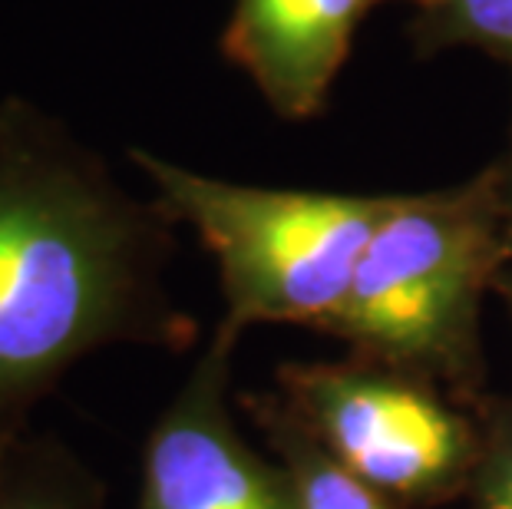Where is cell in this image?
Returning <instances> with one entry per match:
<instances>
[{
	"label": "cell",
	"instance_id": "8992f818",
	"mask_svg": "<svg viewBox=\"0 0 512 509\" xmlns=\"http://www.w3.org/2000/svg\"><path fill=\"white\" fill-rule=\"evenodd\" d=\"M400 0H235L222 53L281 119L324 113L364 20Z\"/></svg>",
	"mask_w": 512,
	"mask_h": 509
},
{
	"label": "cell",
	"instance_id": "277c9868",
	"mask_svg": "<svg viewBox=\"0 0 512 509\" xmlns=\"http://www.w3.org/2000/svg\"><path fill=\"white\" fill-rule=\"evenodd\" d=\"M275 394L334 460L403 509H440L470 496L479 417L443 387L347 354L281 364Z\"/></svg>",
	"mask_w": 512,
	"mask_h": 509
},
{
	"label": "cell",
	"instance_id": "9c48e42d",
	"mask_svg": "<svg viewBox=\"0 0 512 509\" xmlns=\"http://www.w3.org/2000/svg\"><path fill=\"white\" fill-rule=\"evenodd\" d=\"M423 53L473 47L512 67V0H400Z\"/></svg>",
	"mask_w": 512,
	"mask_h": 509
},
{
	"label": "cell",
	"instance_id": "3957f363",
	"mask_svg": "<svg viewBox=\"0 0 512 509\" xmlns=\"http://www.w3.org/2000/svg\"><path fill=\"white\" fill-rule=\"evenodd\" d=\"M176 225H189L215 258L222 328L298 324L321 331L351 291L370 238L397 192L268 189L202 176L146 149H129Z\"/></svg>",
	"mask_w": 512,
	"mask_h": 509
},
{
	"label": "cell",
	"instance_id": "7a4b0ae2",
	"mask_svg": "<svg viewBox=\"0 0 512 509\" xmlns=\"http://www.w3.org/2000/svg\"><path fill=\"white\" fill-rule=\"evenodd\" d=\"M509 268L512 242L493 162L456 186L397 192L321 334L476 410L493 394L483 301Z\"/></svg>",
	"mask_w": 512,
	"mask_h": 509
},
{
	"label": "cell",
	"instance_id": "8fae6325",
	"mask_svg": "<svg viewBox=\"0 0 512 509\" xmlns=\"http://www.w3.org/2000/svg\"><path fill=\"white\" fill-rule=\"evenodd\" d=\"M493 166H496V179H499V199H503L506 232H509V242H512V123H509L506 149L493 159Z\"/></svg>",
	"mask_w": 512,
	"mask_h": 509
},
{
	"label": "cell",
	"instance_id": "30bf717a",
	"mask_svg": "<svg viewBox=\"0 0 512 509\" xmlns=\"http://www.w3.org/2000/svg\"><path fill=\"white\" fill-rule=\"evenodd\" d=\"M476 417L479 460L466 500L473 509H512V394H489Z\"/></svg>",
	"mask_w": 512,
	"mask_h": 509
},
{
	"label": "cell",
	"instance_id": "52a82bcc",
	"mask_svg": "<svg viewBox=\"0 0 512 509\" xmlns=\"http://www.w3.org/2000/svg\"><path fill=\"white\" fill-rule=\"evenodd\" d=\"M238 404L265 437L268 453L285 467L294 509H403L334 460L275 391L245 394Z\"/></svg>",
	"mask_w": 512,
	"mask_h": 509
},
{
	"label": "cell",
	"instance_id": "7c38bea8",
	"mask_svg": "<svg viewBox=\"0 0 512 509\" xmlns=\"http://www.w3.org/2000/svg\"><path fill=\"white\" fill-rule=\"evenodd\" d=\"M496 295L503 298V305H506V311H509V318H512V268L509 272L499 278V285H496Z\"/></svg>",
	"mask_w": 512,
	"mask_h": 509
},
{
	"label": "cell",
	"instance_id": "6da1fadb",
	"mask_svg": "<svg viewBox=\"0 0 512 509\" xmlns=\"http://www.w3.org/2000/svg\"><path fill=\"white\" fill-rule=\"evenodd\" d=\"M172 248L156 199L129 196L40 106L0 103V450L83 357L192 348L199 324L166 288Z\"/></svg>",
	"mask_w": 512,
	"mask_h": 509
},
{
	"label": "cell",
	"instance_id": "5b68a950",
	"mask_svg": "<svg viewBox=\"0 0 512 509\" xmlns=\"http://www.w3.org/2000/svg\"><path fill=\"white\" fill-rule=\"evenodd\" d=\"M238 341L215 324L185 384L162 407L146 437L136 509H294L285 467L238 430L228 397Z\"/></svg>",
	"mask_w": 512,
	"mask_h": 509
},
{
	"label": "cell",
	"instance_id": "ba28073f",
	"mask_svg": "<svg viewBox=\"0 0 512 509\" xmlns=\"http://www.w3.org/2000/svg\"><path fill=\"white\" fill-rule=\"evenodd\" d=\"M106 483L63 440L24 433L0 450V509H103Z\"/></svg>",
	"mask_w": 512,
	"mask_h": 509
}]
</instances>
